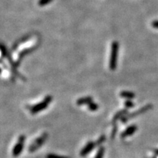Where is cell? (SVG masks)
<instances>
[{
    "label": "cell",
    "instance_id": "cell-16",
    "mask_svg": "<svg viewBox=\"0 0 158 158\" xmlns=\"http://www.w3.org/2000/svg\"><path fill=\"white\" fill-rule=\"evenodd\" d=\"M117 130H118V127H117L116 125H114V128H113L112 132H111V138L114 139V138H115L116 135L117 133Z\"/></svg>",
    "mask_w": 158,
    "mask_h": 158
},
{
    "label": "cell",
    "instance_id": "cell-6",
    "mask_svg": "<svg viewBox=\"0 0 158 158\" xmlns=\"http://www.w3.org/2000/svg\"><path fill=\"white\" fill-rule=\"evenodd\" d=\"M96 146V142H94V141H89V142L87 143L85 145V146L81 149V152H80V155H81V157H86L87 155H89V154L90 153Z\"/></svg>",
    "mask_w": 158,
    "mask_h": 158
},
{
    "label": "cell",
    "instance_id": "cell-15",
    "mask_svg": "<svg viewBox=\"0 0 158 158\" xmlns=\"http://www.w3.org/2000/svg\"><path fill=\"white\" fill-rule=\"evenodd\" d=\"M51 2H53V0H39L38 5L40 7H44L51 3Z\"/></svg>",
    "mask_w": 158,
    "mask_h": 158
},
{
    "label": "cell",
    "instance_id": "cell-9",
    "mask_svg": "<svg viewBox=\"0 0 158 158\" xmlns=\"http://www.w3.org/2000/svg\"><path fill=\"white\" fill-rule=\"evenodd\" d=\"M127 109H123L118 111V112L114 115V118H113L112 119V122L114 124H115L118 120H119V119L121 120L125 115H127Z\"/></svg>",
    "mask_w": 158,
    "mask_h": 158
},
{
    "label": "cell",
    "instance_id": "cell-3",
    "mask_svg": "<svg viewBox=\"0 0 158 158\" xmlns=\"http://www.w3.org/2000/svg\"><path fill=\"white\" fill-rule=\"evenodd\" d=\"M48 133H43L41 136H40L37 138H36L31 144V145L29 146L28 149L29 152H31V153H33L35 151L38 150L46 143V141L48 139Z\"/></svg>",
    "mask_w": 158,
    "mask_h": 158
},
{
    "label": "cell",
    "instance_id": "cell-18",
    "mask_svg": "<svg viewBox=\"0 0 158 158\" xmlns=\"http://www.w3.org/2000/svg\"><path fill=\"white\" fill-rule=\"evenodd\" d=\"M152 27H155V28L158 29V21H153V22H152Z\"/></svg>",
    "mask_w": 158,
    "mask_h": 158
},
{
    "label": "cell",
    "instance_id": "cell-19",
    "mask_svg": "<svg viewBox=\"0 0 158 158\" xmlns=\"http://www.w3.org/2000/svg\"><path fill=\"white\" fill-rule=\"evenodd\" d=\"M155 153L157 154V155H158V149H156V150H155Z\"/></svg>",
    "mask_w": 158,
    "mask_h": 158
},
{
    "label": "cell",
    "instance_id": "cell-12",
    "mask_svg": "<svg viewBox=\"0 0 158 158\" xmlns=\"http://www.w3.org/2000/svg\"><path fill=\"white\" fill-rule=\"evenodd\" d=\"M87 106H88L89 110H90L91 111H96L99 108V106L95 102H92L89 105H87Z\"/></svg>",
    "mask_w": 158,
    "mask_h": 158
},
{
    "label": "cell",
    "instance_id": "cell-8",
    "mask_svg": "<svg viewBox=\"0 0 158 158\" xmlns=\"http://www.w3.org/2000/svg\"><path fill=\"white\" fill-rule=\"evenodd\" d=\"M92 97L90 96H86L84 97L79 98L78 100L76 101V104L78 106H84V105H89L90 103L92 102Z\"/></svg>",
    "mask_w": 158,
    "mask_h": 158
},
{
    "label": "cell",
    "instance_id": "cell-10",
    "mask_svg": "<svg viewBox=\"0 0 158 158\" xmlns=\"http://www.w3.org/2000/svg\"><path fill=\"white\" fill-rule=\"evenodd\" d=\"M120 96L122 97L128 99V100H131V99H133V98L136 97V95L132 92H129V91H123V92H121Z\"/></svg>",
    "mask_w": 158,
    "mask_h": 158
},
{
    "label": "cell",
    "instance_id": "cell-7",
    "mask_svg": "<svg viewBox=\"0 0 158 158\" xmlns=\"http://www.w3.org/2000/svg\"><path fill=\"white\" fill-rule=\"evenodd\" d=\"M136 130H137V126H136V125H131V126L128 127L126 130L122 133L121 137L125 138L128 137V136H132L133 133H136Z\"/></svg>",
    "mask_w": 158,
    "mask_h": 158
},
{
    "label": "cell",
    "instance_id": "cell-11",
    "mask_svg": "<svg viewBox=\"0 0 158 158\" xmlns=\"http://www.w3.org/2000/svg\"><path fill=\"white\" fill-rule=\"evenodd\" d=\"M105 154V148L103 146H100L98 149L96 155H95V158H103Z\"/></svg>",
    "mask_w": 158,
    "mask_h": 158
},
{
    "label": "cell",
    "instance_id": "cell-17",
    "mask_svg": "<svg viewBox=\"0 0 158 158\" xmlns=\"http://www.w3.org/2000/svg\"><path fill=\"white\" fill-rule=\"evenodd\" d=\"M125 106H126V108H133V106H134V103H133V102L130 100H127V101L125 102Z\"/></svg>",
    "mask_w": 158,
    "mask_h": 158
},
{
    "label": "cell",
    "instance_id": "cell-4",
    "mask_svg": "<svg viewBox=\"0 0 158 158\" xmlns=\"http://www.w3.org/2000/svg\"><path fill=\"white\" fill-rule=\"evenodd\" d=\"M26 136L25 135H21L18 138V141L16 145L13 147V151H12V155L14 157H17L21 155L23 149L24 148V144H25Z\"/></svg>",
    "mask_w": 158,
    "mask_h": 158
},
{
    "label": "cell",
    "instance_id": "cell-1",
    "mask_svg": "<svg viewBox=\"0 0 158 158\" xmlns=\"http://www.w3.org/2000/svg\"><path fill=\"white\" fill-rule=\"evenodd\" d=\"M53 100L52 96L51 95H48L43 99V101L40 102V103H37V104L34 105L30 108V113L32 114H37L38 113L41 112L43 110L47 108L48 107L49 104L51 103Z\"/></svg>",
    "mask_w": 158,
    "mask_h": 158
},
{
    "label": "cell",
    "instance_id": "cell-2",
    "mask_svg": "<svg viewBox=\"0 0 158 158\" xmlns=\"http://www.w3.org/2000/svg\"><path fill=\"white\" fill-rule=\"evenodd\" d=\"M118 48L119 45L116 41H114L111 45V56L109 59V67L111 70H114L117 66V60H118Z\"/></svg>",
    "mask_w": 158,
    "mask_h": 158
},
{
    "label": "cell",
    "instance_id": "cell-20",
    "mask_svg": "<svg viewBox=\"0 0 158 158\" xmlns=\"http://www.w3.org/2000/svg\"><path fill=\"white\" fill-rule=\"evenodd\" d=\"M2 73V70H1V68H0V73Z\"/></svg>",
    "mask_w": 158,
    "mask_h": 158
},
{
    "label": "cell",
    "instance_id": "cell-5",
    "mask_svg": "<svg viewBox=\"0 0 158 158\" xmlns=\"http://www.w3.org/2000/svg\"><path fill=\"white\" fill-rule=\"evenodd\" d=\"M152 108H153V106H152V104L146 105L145 106H144L143 108H141V109H138V111H135V112L127 114L126 116H124L123 118L121 119V121H122V122H124V123H125V122H127V121L130 120V119H131V118H134V117L137 116H139V115H141V114H144V113H146V111H149L150 109H152Z\"/></svg>",
    "mask_w": 158,
    "mask_h": 158
},
{
    "label": "cell",
    "instance_id": "cell-14",
    "mask_svg": "<svg viewBox=\"0 0 158 158\" xmlns=\"http://www.w3.org/2000/svg\"><path fill=\"white\" fill-rule=\"evenodd\" d=\"M106 137L104 136V135H102L101 136H100L99 138L97 139V141H96V144L97 146H101L102 144H103V143L106 141Z\"/></svg>",
    "mask_w": 158,
    "mask_h": 158
},
{
    "label": "cell",
    "instance_id": "cell-13",
    "mask_svg": "<svg viewBox=\"0 0 158 158\" xmlns=\"http://www.w3.org/2000/svg\"><path fill=\"white\" fill-rule=\"evenodd\" d=\"M46 158H70L68 156H64V155H59L56 154H48L46 156Z\"/></svg>",
    "mask_w": 158,
    "mask_h": 158
}]
</instances>
